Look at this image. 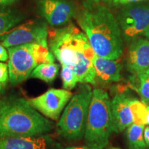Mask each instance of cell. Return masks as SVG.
Instances as JSON below:
<instances>
[{
    "label": "cell",
    "mask_w": 149,
    "mask_h": 149,
    "mask_svg": "<svg viewBox=\"0 0 149 149\" xmlns=\"http://www.w3.org/2000/svg\"><path fill=\"white\" fill-rule=\"evenodd\" d=\"M50 51L61 65L70 66L81 84H96L93 64L95 53L84 33L70 24L66 26L48 30Z\"/></svg>",
    "instance_id": "cell-1"
},
{
    "label": "cell",
    "mask_w": 149,
    "mask_h": 149,
    "mask_svg": "<svg viewBox=\"0 0 149 149\" xmlns=\"http://www.w3.org/2000/svg\"><path fill=\"white\" fill-rule=\"evenodd\" d=\"M97 55L119 59L124 51L122 34L118 22L106 7L88 3L76 17Z\"/></svg>",
    "instance_id": "cell-2"
},
{
    "label": "cell",
    "mask_w": 149,
    "mask_h": 149,
    "mask_svg": "<svg viewBox=\"0 0 149 149\" xmlns=\"http://www.w3.org/2000/svg\"><path fill=\"white\" fill-rule=\"evenodd\" d=\"M53 128V122L23 98L5 102L0 112L1 135L33 137L47 133Z\"/></svg>",
    "instance_id": "cell-3"
},
{
    "label": "cell",
    "mask_w": 149,
    "mask_h": 149,
    "mask_svg": "<svg viewBox=\"0 0 149 149\" xmlns=\"http://www.w3.org/2000/svg\"><path fill=\"white\" fill-rule=\"evenodd\" d=\"M113 132L111 101L107 91L93 90L84 134L87 145L105 148Z\"/></svg>",
    "instance_id": "cell-4"
},
{
    "label": "cell",
    "mask_w": 149,
    "mask_h": 149,
    "mask_svg": "<svg viewBox=\"0 0 149 149\" xmlns=\"http://www.w3.org/2000/svg\"><path fill=\"white\" fill-rule=\"evenodd\" d=\"M92 92L90 86L84 84L67 104L57 124V133L66 140H79L84 137Z\"/></svg>",
    "instance_id": "cell-5"
},
{
    "label": "cell",
    "mask_w": 149,
    "mask_h": 149,
    "mask_svg": "<svg viewBox=\"0 0 149 149\" xmlns=\"http://www.w3.org/2000/svg\"><path fill=\"white\" fill-rule=\"evenodd\" d=\"M146 104L125 91L116 93L111 100L113 132L121 133L130 124H145Z\"/></svg>",
    "instance_id": "cell-6"
},
{
    "label": "cell",
    "mask_w": 149,
    "mask_h": 149,
    "mask_svg": "<svg viewBox=\"0 0 149 149\" xmlns=\"http://www.w3.org/2000/svg\"><path fill=\"white\" fill-rule=\"evenodd\" d=\"M9 81L16 85L27 79L35 67L40 64L35 43L8 48Z\"/></svg>",
    "instance_id": "cell-7"
},
{
    "label": "cell",
    "mask_w": 149,
    "mask_h": 149,
    "mask_svg": "<svg viewBox=\"0 0 149 149\" xmlns=\"http://www.w3.org/2000/svg\"><path fill=\"white\" fill-rule=\"evenodd\" d=\"M48 29L46 23L37 20H31L13 28L0 36V44L6 48L38 43L48 44Z\"/></svg>",
    "instance_id": "cell-8"
},
{
    "label": "cell",
    "mask_w": 149,
    "mask_h": 149,
    "mask_svg": "<svg viewBox=\"0 0 149 149\" xmlns=\"http://www.w3.org/2000/svg\"><path fill=\"white\" fill-rule=\"evenodd\" d=\"M117 22L126 41L132 42L149 29V6L127 5L121 10Z\"/></svg>",
    "instance_id": "cell-9"
},
{
    "label": "cell",
    "mask_w": 149,
    "mask_h": 149,
    "mask_svg": "<svg viewBox=\"0 0 149 149\" xmlns=\"http://www.w3.org/2000/svg\"><path fill=\"white\" fill-rule=\"evenodd\" d=\"M72 96L66 89L51 88L44 94L28 100L32 107L53 120H58L63 110Z\"/></svg>",
    "instance_id": "cell-10"
},
{
    "label": "cell",
    "mask_w": 149,
    "mask_h": 149,
    "mask_svg": "<svg viewBox=\"0 0 149 149\" xmlns=\"http://www.w3.org/2000/svg\"><path fill=\"white\" fill-rule=\"evenodd\" d=\"M39 12L53 27L66 25L75 15L74 6L68 0H40Z\"/></svg>",
    "instance_id": "cell-11"
},
{
    "label": "cell",
    "mask_w": 149,
    "mask_h": 149,
    "mask_svg": "<svg viewBox=\"0 0 149 149\" xmlns=\"http://www.w3.org/2000/svg\"><path fill=\"white\" fill-rule=\"evenodd\" d=\"M149 68V40L136 38L128 48L127 68L133 74H137Z\"/></svg>",
    "instance_id": "cell-12"
},
{
    "label": "cell",
    "mask_w": 149,
    "mask_h": 149,
    "mask_svg": "<svg viewBox=\"0 0 149 149\" xmlns=\"http://www.w3.org/2000/svg\"><path fill=\"white\" fill-rule=\"evenodd\" d=\"M53 141L49 136L12 137L0 135V149H50Z\"/></svg>",
    "instance_id": "cell-13"
},
{
    "label": "cell",
    "mask_w": 149,
    "mask_h": 149,
    "mask_svg": "<svg viewBox=\"0 0 149 149\" xmlns=\"http://www.w3.org/2000/svg\"><path fill=\"white\" fill-rule=\"evenodd\" d=\"M93 64L96 74V81L98 79L103 83L109 84L118 82L122 79V66L117 59L104 58L95 54Z\"/></svg>",
    "instance_id": "cell-14"
},
{
    "label": "cell",
    "mask_w": 149,
    "mask_h": 149,
    "mask_svg": "<svg viewBox=\"0 0 149 149\" xmlns=\"http://www.w3.org/2000/svg\"><path fill=\"white\" fill-rule=\"evenodd\" d=\"M24 17L22 13L8 6L0 5V36L17 25Z\"/></svg>",
    "instance_id": "cell-15"
},
{
    "label": "cell",
    "mask_w": 149,
    "mask_h": 149,
    "mask_svg": "<svg viewBox=\"0 0 149 149\" xmlns=\"http://www.w3.org/2000/svg\"><path fill=\"white\" fill-rule=\"evenodd\" d=\"M129 87L139 94L144 102L149 103V68L130 77Z\"/></svg>",
    "instance_id": "cell-16"
},
{
    "label": "cell",
    "mask_w": 149,
    "mask_h": 149,
    "mask_svg": "<svg viewBox=\"0 0 149 149\" xmlns=\"http://www.w3.org/2000/svg\"><path fill=\"white\" fill-rule=\"evenodd\" d=\"M145 125L133 123L126 130V139L130 149H146V145L144 138Z\"/></svg>",
    "instance_id": "cell-17"
},
{
    "label": "cell",
    "mask_w": 149,
    "mask_h": 149,
    "mask_svg": "<svg viewBox=\"0 0 149 149\" xmlns=\"http://www.w3.org/2000/svg\"><path fill=\"white\" fill-rule=\"evenodd\" d=\"M59 69V64L55 62L41 64L35 67L30 77L41 79L46 83H51L57 77Z\"/></svg>",
    "instance_id": "cell-18"
},
{
    "label": "cell",
    "mask_w": 149,
    "mask_h": 149,
    "mask_svg": "<svg viewBox=\"0 0 149 149\" xmlns=\"http://www.w3.org/2000/svg\"><path fill=\"white\" fill-rule=\"evenodd\" d=\"M61 78L62 80L63 88L70 91L73 89L78 82L77 77L70 66L61 65Z\"/></svg>",
    "instance_id": "cell-19"
},
{
    "label": "cell",
    "mask_w": 149,
    "mask_h": 149,
    "mask_svg": "<svg viewBox=\"0 0 149 149\" xmlns=\"http://www.w3.org/2000/svg\"><path fill=\"white\" fill-rule=\"evenodd\" d=\"M9 81V71L8 64L0 62V86H4Z\"/></svg>",
    "instance_id": "cell-20"
},
{
    "label": "cell",
    "mask_w": 149,
    "mask_h": 149,
    "mask_svg": "<svg viewBox=\"0 0 149 149\" xmlns=\"http://www.w3.org/2000/svg\"><path fill=\"white\" fill-rule=\"evenodd\" d=\"M143 1V0H104V2L118 5V4H129V3L137 2V1Z\"/></svg>",
    "instance_id": "cell-21"
},
{
    "label": "cell",
    "mask_w": 149,
    "mask_h": 149,
    "mask_svg": "<svg viewBox=\"0 0 149 149\" xmlns=\"http://www.w3.org/2000/svg\"><path fill=\"white\" fill-rule=\"evenodd\" d=\"M2 44H0V61H6L8 59V51Z\"/></svg>",
    "instance_id": "cell-22"
},
{
    "label": "cell",
    "mask_w": 149,
    "mask_h": 149,
    "mask_svg": "<svg viewBox=\"0 0 149 149\" xmlns=\"http://www.w3.org/2000/svg\"><path fill=\"white\" fill-rule=\"evenodd\" d=\"M64 149H104V148L100 146H93L89 145H85L81 146H68Z\"/></svg>",
    "instance_id": "cell-23"
},
{
    "label": "cell",
    "mask_w": 149,
    "mask_h": 149,
    "mask_svg": "<svg viewBox=\"0 0 149 149\" xmlns=\"http://www.w3.org/2000/svg\"><path fill=\"white\" fill-rule=\"evenodd\" d=\"M144 138L146 146H148L149 148V126H147L144 128Z\"/></svg>",
    "instance_id": "cell-24"
},
{
    "label": "cell",
    "mask_w": 149,
    "mask_h": 149,
    "mask_svg": "<svg viewBox=\"0 0 149 149\" xmlns=\"http://www.w3.org/2000/svg\"><path fill=\"white\" fill-rule=\"evenodd\" d=\"M18 0H0V5L10 6L17 2Z\"/></svg>",
    "instance_id": "cell-25"
},
{
    "label": "cell",
    "mask_w": 149,
    "mask_h": 149,
    "mask_svg": "<svg viewBox=\"0 0 149 149\" xmlns=\"http://www.w3.org/2000/svg\"><path fill=\"white\" fill-rule=\"evenodd\" d=\"M145 124L149 126V105H146L145 114Z\"/></svg>",
    "instance_id": "cell-26"
},
{
    "label": "cell",
    "mask_w": 149,
    "mask_h": 149,
    "mask_svg": "<svg viewBox=\"0 0 149 149\" xmlns=\"http://www.w3.org/2000/svg\"><path fill=\"white\" fill-rule=\"evenodd\" d=\"M104 1V0H88V3H98L100 1Z\"/></svg>",
    "instance_id": "cell-27"
},
{
    "label": "cell",
    "mask_w": 149,
    "mask_h": 149,
    "mask_svg": "<svg viewBox=\"0 0 149 149\" xmlns=\"http://www.w3.org/2000/svg\"><path fill=\"white\" fill-rule=\"evenodd\" d=\"M4 103H5V102L1 101V100H0V112H1V109H2L3 105H4Z\"/></svg>",
    "instance_id": "cell-28"
},
{
    "label": "cell",
    "mask_w": 149,
    "mask_h": 149,
    "mask_svg": "<svg viewBox=\"0 0 149 149\" xmlns=\"http://www.w3.org/2000/svg\"><path fill=\"white\" fill-rule=\"evenodd\" d=\"M144 35H145V37H146V38H148V40H149V29L148 30V31H146V33H145V34H144Z\"/></svg>",
    "instance_id": "cell-29"
},
{
    "label": "cell",
    "mask_w": 149,
    "mask_h": 149,
    "mask_svg": "<svg viewBox=\"0 0 149 149\" xmlns=\"http://www.w3.org/2000/svg\"><path fill=\"white\" fill-rule=\"evenodd\" d=\"M110 149H121V148H116V147H111V148H110Z\"/></svg>",
    "instance_id": "cell-30"
},
{
    "label": "cell",
    "mask_w": 149,
    "mask_h": 149,
    "mask_svg": "<svg viewBox=\"0 0 149 149\" xmlns=\"http://www.w3.org/2000/svg\"><path fill=\"white\" fill-rule=\"evenodd\" d=\"M1 90H2V86H0V91H1Z\"/></svg>",
    "instance_id": "cell-31"
}]
</instances>
